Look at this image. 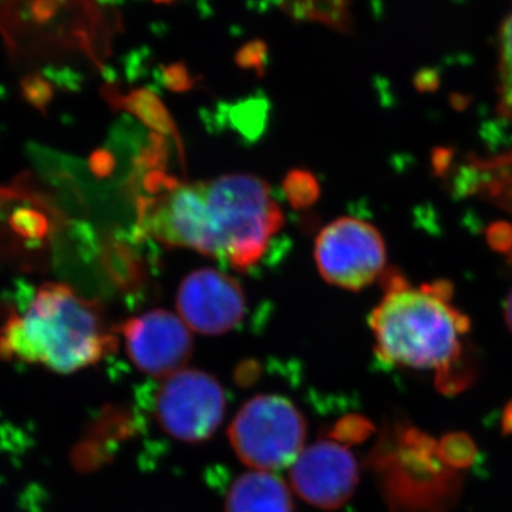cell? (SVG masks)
<instances>
[{"instance_id": "obj_1", "label": "cell", "mask_w": 512, "mask_h": 512, "mask_svg": "<svg viewBox=\"0 0 512 512\" xmlns=\"http://www.w3.org/2000/svg\"><path fill=\"white\" fill-rule=\"evenodd\" d=\"M138 201V227L168 248H185L235 269L261 261L284 225L271 188L251 174L181 183L154 175Z\"/></svg>"}, {"instance_id": "obj_2", "label": "cell", "mask_w": 512, "mask_h": 512, "mask_svg": "<svg viewBox=\"0 0 512 512\" xmlns=\"http://www.w3.org/2000/svg\"><path fill=\"white\" fill-rule=\"evenodd\" d=\"M116 338L103 309L69 285L45 284L0 326V359L60 373L99 363Z\"/></svg>"}, {"instance_id": "obj_3", "label": "cell", "mask_w": 512, "mask_h": 512, "mask_svg": "<svg viewBox=\"0 0 512 512\" xmlns=\"http://www.w3.org/2000/svg\"><path fill=\"white\" fill-rule=\"evenodd\" d=\"M446 282L412 285L390 275L382 301L369 318L376 356L386 366L433 370L450 380L463 352L468 319L453 305Z\"/></svg>"}, {"instance_id": "obj_4", "label": "cell", "mask_w": 512, "mask_h": 512, "mask_svg": "<svg viewBox=\"0 0 512 512\" xmlns=\"http://www.w3.org/2000/svg\"><path fill=\"white\" fill-rule=\"evenodd\" d=\"M229 441L239 460L258 471L292 466L305 448V417L275 394H262L241 407L229 426Z\"/></svg>"}, {"instance_id": "obj_5", "label": "cell", "mask_w": 512, "mask_h": 512, "mask_svg": "<svg viewBox=\"0 0 512 512\" xmlns=\"http://www.w3.org/2000/svg\"><path fill=\"white\" fill-rule=\"evenodd\" d=\"M227 409L224 389L201 370L184 369L163 380L156 397L161 429L183 443H202L221 426Z\"/></svg>"}, {"instance_id": "obj_6", "label": "cell", "mask_w": 512, "mask_h": 512, "mask_svg": "<svg viewBox=\"0 0 512 512\" xmlns=\"http://www.w3.org/2000/svg\"><path fill=\"white\" fill-rule=\"evenodd\" d=\"M315 261L328 284L359 291L384 271L386 245L369 222L342 217L320 231Z\"/></svg>"}, {"instance_id": "obj_7", "label": "cell", "mask_w": 512, "mask_h": 512, "mask_svg": "<svg viewBox=\"0 0 512 512\" xmlns=\"http://www.w3.org/2000/svg\"><path fill=\"white\" fill-rule=\"evenodd\" d=\"M180 316L154 309L121 326L127 355L141 372L167 379L190 362L192 336Z\"/></svg>"}, {"instance_id": "obj_8", "label": "cell", "mask_w": 512, "mask_h": 512, "mask_svg": "<svg viewBox=\"0 0 512 512\" xmlns=\"http://www.w3.org/2000/svg\"><path fill=\"white\" fill-rule=\"evenodd\" d=\"M177 309L194 332L222 335L237 328L244 318L247 299L237 279L217 269L202 268L181 282Z\"/></svg>"}, {"instance_id": "obj_9", "label": "cell", "mask_w": 512, "mask_h": 512, "mask_svg": "<svg viewBox=\"0 0 512 512\" xmlns=\"http://www.w3.org/2000/svg\"><path fill=\"white\" fill-rule=\"evenodd\" d=\"M359 481L356 458L348 447L322 440L303 448L291 466V484L306 503L336 510L350 500Z\"/></svg>"}, {"instance_id": "obj_10", "label": "cell", "mask_w": 512, "mask_h": 512, "mask_svg": "<svg viewBox=\"0 0 512 512\" xmlns=\"http://www.w3.org/2000/svg\"><path fill=\"white\" fill-rule=\"evenodd\" d=\"M227 512H293L288 485L269 471H249L229 487Z\"/></svg>"}, {"instance_id": "obj_11", "label": "cell", "mask_w": 512, "mask_h": 512, "mask_svg": "<svg viewBox=\"0 0 512 512\" xmlns=\"http://www.w3.org/2000/svg\"><path fill=\"white\" fill-rule=\"evenodd\" d=\"M501 103L512 114V13L501 35Z\"/></svg>"}, {"instance_id": "obj_12", "label": "cell", "mask_w": 512, "mask_h": 512, "mask_svg": "<svg viewBox=\"0 0 512 512\" xmlns=\"http://www.w3.org/2000/svg\"><path fill=\"white\" fill-rule=\"evenodd\" d=\"M266 47L261 40L249 43V45L242 47L238 55V62L241 66L245 67H261L262 60H264Z\"/></svg>"}, {"instance_id": "obj_13", "label": "cell", "mask_w": 512, "mask_h": 512, "mask_svg": "<svg viewBox=\"0 0 512 512\" xmlns=\"http://www.w3.org/2000/svg\"><path fill=\"white\" fill-rule=\"evenodd\" d=\"M167 79L170 80L171 84H178V86H184L188 82L187 70L184 69L181 64L170 67L167 70Z\"/></svg>"}, {"instance_id": "obj_14", "label": "cell", "mask_w": 512, "mask_h": 512, "mask_svg": "<svg viewBox=\"0 0 512 512\" xmlns=\"http://www.w3.org/2000/svg\"><path fill=\"white\" fill-rule=\"evenodd\" d=\"M505 318H507L508 326L512 330V291L508 296L507 303H505Z\"/></svg>"}, {"instance_id": "obj_15", "label": "cell", "mask_w": 512, "mask_h": 512, "mask_svg": "<svg viewBox=\"0 0 512 512\" xmlns=\"http://www.w3.org/2000/svg\"><path fill=\"white\" fill-rule=\"evenodd\" d=\"M156 2L163 3V2H170V0H156Z\"/></svg>"}]
</instances>
